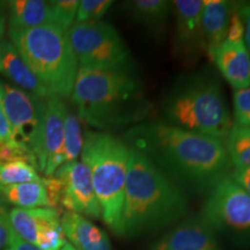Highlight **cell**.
Listing matches in <instances>:
<instances>
[{
	"label": "cell",
	"mask_w": 250,
	"mask_h": 250,
	"mask_svg": "<svg viewBox=\"0 0 250 250\" xmlns=\"http://www.w3.org/2000/svg\"><path fill=\"white\" fill-rule=\"evenodd\" d=\"M243 37H245V24H243L242 19L240 17L236 8L235 11L233 12L232 17H230L229 24H228L227 29L226 41H230V42H240V41H243Z\"/></svg>",
	"instance_id": "cell-29"
},
{
	"label": "cell",
	"mask_w": 250,
	"mask_h": 250,
	"mask_svg": "<svg viewBox=\"0 0 250 250\" xmlns=\"http://www.w3.org/2000/svg\"><path fill=\"white\" fill-rule=\"evenodd\" d=\"M175 9V51L184 61H193L205 51L202 31L201 0H176Z\"/></svg>",
	"instance_id": "cell-12"
},
{
	"label": "cell",
	"mask_w": 250,
	"mask_h": 250,
	"mask_svg": "<svg viewBox=\"0 0 250 250\" xmlns=\"http://www.w3.org/2000/svg\"><path fill=\"white\" fill-rule=\"evenodd\" d=\"M83 146V132H81L80 120L78 115L73 114L67 109L65 117L64 140H62V151L58 156V166L76 161L81 154Z\"/></svg>",
	"instance_id": "cell-22"
},
{
	"label": "cell",
	"mask_w": 250,
	"mask_h": 250,
	"mask_svg": "<svg viewBox=\"0 0 250 250\" xmlns=\"http://www.w3.org/2000/svg\"><path fill=\"white\" fill-rule=\"evenodd\" d=\"M61 250H77V249L74 248V247L72 246L70 242H67V241H66V242H65V245L62 247Z\"/></svg>",
	"instance_id": "cell-35"
},
{
	"label": "cell",
	"mask_w": 250,
	"mask_h": 250,
	"mask_svg": "<svg viewBox=\"0 0 250 250\" xmlns=\"http://www.w3.org/2000/svg\"><path fill=\"white\" fill-rule=\"evenodd\" d=\"M228 176L250 195V168H234Z\"/></svg>",
	"instance_id": "cell-30"
},
{
	"label": "cell",
	"mask_w": 250,
	"mask_h": 250,
	"mask_svg": "<svg viewBox=\"0 0 250 250\" xmlns=\"http://www.w3.org/2000/svg\"><path fill=\"white\" fill-rule=\"evenodd\" d=\"M131 147L197 188H211L230 169L225 143L165 123L136 125L127 132Z\"/></svg>",
	"instance_id": "cell-1"
},
{
	"label": "cell",
	"mask_w": 250,
	"mask_h": 250,
	"mask_svg": "<svg viewBox=\"0 0 250 250\" xmlns=\"http://www.w3.org/2000/svg\"><path fill=\"white\" fill-rule=\"evenodd\" d=\"M210 57L235 90L250 86V54L245 41H225L212 51Z\"/></svg>",
	"instance_id": "cell-14"
},
{
	"label": "cell",
	"mask_w": 250,
	"mask_h": 250,
	"mask_svg": "<svg viewBox=\"0 0 250 250\" xmlns=\"http://www.w3.org/2000/svg\"><path fill=\"white\" fill-rule=\"evenodd\" d=\"M0 140H1L2 143L9 144V145H15L13 136H12L11 127H9V124L7 120H6V116L4 114V110H2L1 103H0Z\"/></svg>",
	"instance_id": "cell-32"
},
{
	"label": "cell",
	"mask_w": 250,
	"mask_h": 250,
	"mask_svg": "<svg viewBox=\"0 0 250 250\" xmlns=\"http://www.w3.org/2000/svg\"><path fill=\"white\" fill-rule=\"evenodd\" d=\"M9 39L50 96L71 95L79 64L65 31L46 24L9 30Z\"/></svg>",
	"instance_id": "cell-5"
},
{
	"label": "cell",
	"mask_w": 250,
	"mask_h": 250,
	"mask_svg": "<svg viewBox=\"0 0 250 250\" xmlns=\"http://www.w3.org/2000/svg\"><path fill=\"white\" fill-rule=\"evenodd\" d=\"M152 250H220L215 230L201 217L181 221L165 233Z\"/></svg>",
	"instance_id": "cell-13"
},
{
	"label": "cell",
	"mask_w": 250,
	"mask_h": 250,
	"mask_svg": "<svg viewBox=\"0 0 250 250\" xmlns=\"http://www.w3.org/2000/svg\"><path fill=\"white\" fill-rule=\"evenodd\" d=\"M130 147L124 192V236L151 233L176 223L187 198L144 153Z\"/></svg>",
	"instance_id": "cell-3"
},
{
	"label": "cell",
	"mask_w": 250,
	"mask_h": 250,
	"mask_svg": "<svg viewBox=\"0 0 250 250\" xmlns=\"http://www.w3.org/2000/svg\"><path fill=\"white\" fill-rule=\"evenodd\" d=\"M237 12L241 17L243 24H245V37L246 45L250 54V2H239Z\"/></svg>",
	"instance_id": "cell-31"
},
{
	"label": "cell",
	"mask_w": 250,
	"mask_h": 250,
	"mask_svg": "<svg viewBox=\"0 0 250 250\" xmlns=\"http://www.w3.org/2000/svg\"><path fill=\"white\" fill-rule=\"evenodd\" d=\"M6 29V12L4 5L0 2V42L4 39V33Z\"/></svg>",
	"instance_id": "cell-34"
},
{
	"label": "cell",
	"mask_w": 250,
	"mask_h": 250,
	"mask_svg": "<svg viewBox=\"0 0 250 250\" xmlns=\"http://www.w3.org/2000/svg\"><path fill=\"white\" fill-rule=\"evenodd\" d=\"M2 89H4V83H0V103H1V99H2Z\"/></svg>",
	"instance_id": "cell-36"
},
{
	"label": "cell",
	"mask_w": 250,
	"mask_h": 250,
	"mask_svg": "<svg viewBox=\"0 0 250 250\" xmlns=\"http://www.w3.org/2000/svg\"><path fill=\"white\" fill-rule=\"evenodd\" d=\"M52 13V26L58 27L62 31L70 29L76 22V15L79 1L78 0H55L50 1Z\"/></svg>",
	"instance_id": "cell-25"
},
{
	"label": "cell",
	"mask_w": 250,
	"mask_h": 250,
	"mask_svg": "<svg viewBox=\"0 0 250 250\" xmlns=\"http://www.w3.org/2000/svg\"><path fill=\"white\" fill-rule=\"evenodd\" d=\"M46 99L4 83L1 107L11 127L15 145L34 156ZM35 159V158H34Z\"/></svg>",
	"instance_id": "cell-9"
},
{
	"label": "cell",
	"mask_w": 250,
	"mask_h": 250,
	"mask_svg": "<svg viewBox=\"0 0 250 250\" xmlns=\"http://www.w3.org/2000/svg\"><path fill=\"white\" fill-rule=\"evenodd\" d=\"M234 125L250 126V86L234 92Z\"/></svg>",
	"instance_id": "cell-27"
},
{
	"label": "cell",
	"mask_w": 250,
	"mask_h": 250,
	"mask_svg": "<svg viewBox=\"0 0 250 250\" xmlns=\"http://www.w3.org/2000/svg\"><path fill=\"white\" fill-rule=\"evenodd\" d=\"M36 167L24 160H13L0 164V186H14L29 182H41Z\"/></svg>",
	"instance_id": "cell-24"
},
{
	"label": "cell",
	"mask_w": 250,
	"mask_h": 250,
	"mask_svg": "<svg viewBox=\"0 0 250 250\" xmlns=\"http://www.w3.org/2000/svg\"><path fill=\"white\" fill-rule=\"evenodd\" d=\"M130 147L108 132H87L81 162L88 168L102 218L116 235L124 236L123 208Z\"/></svg>",
	"instance_id": "cell-4"
},
{
	"label": "cell",
	"mask_w": 250,
	"mask_h": 250,
	"mask_svg": "<svg viewBox=\"0 0 250 250\" xmlns=\"http://www.w3.org/2000/svg\"><path fill=\"white\" fill-rule=\"evenodd\" d=\"M52 177L58 184L59 204L67 211L94 219L102 217L92 177L85 164L76 160L62 165Z\"/></svg>",
	"instance_id": "cell-10"
},
{
	"label": "cell",
	"mask_w": 250,
	"mask_h": 250,
	"mask_svg": "<svg viewBox=\"0 0 250 250\" xmlns=\"http://www.w3.org/2000/svg\"><path fill=\"white\" fill-rule=\"evenodd\" d=\"M225 146L234 168H250V126L233 125Z\"/></svg>",
	"instance_id": "cell-23"
},
{
	"label": "cell",
	"mask_w": 250,
	"mask_h": 250,
	"mask_svg": "<svg viewBox=\"0 0 250 250\" xmlns=\"http://www.w3.org/2000/svg\"><path fill=\"white\" fill-rule=\"evenodd\" d=\"M71 95L79 120L100 130L137 124L149 109L139 79L125 68H79Z\"/></svg>",
	"instance_id": "cell-2"
},
{
	"label": "cell",
	"mask_w": 250,
	"mask_h": 250,
	"mask_svg": "<svg viewBox=\"0 0 250 250\" xmlns=\"http://www.w3.org/2000/svg\"><path fill=\"white\" fill-rule=\"evenodd\" d=\"M173 126L226 142L233 124L214 78L195 77L170 94L165 104Z\"/></svg>",
	"instance_id": "cell-6"
},
{
	"label": "cell",
	"mask_w": 250,
	"mask_h": 250,
	"mask_svg": "<svg viewBox=\"0 0 250 250\" xmlns=\"http://www.w3.org/2000/svg\"><path fill=\"white\" fill-rule=\"evenodd\" d=\"M66 35L79 68L132 70L129 49L111 24L101 21L74 22Z\"/></svg>",
	"instance_id": "cell-7"
},
{
	"label": "cell",
	"mask_w": 250,
	"mask_h": 250,
	"mask_svg": "<svg viewBox=\"0 0 250 250\" xmlns=\"http://www.w3.org/2000/svg\"><path fill=\"white\" fill-rule=\"evenodd\" d=\"M0 73L24 92L41 99L50 98L49 93L31 72L15 46L6 39L0 42Z\"/></svg>",
	"instance_id": "cell-15"
},
{
	"label": "cell",
	"mask_w": 250,
	"mask_h": 250,
	"mask_svg": "<svg viewBox=\"0 0 250 250\" xmlns=\"http://www.w3.org/2000/svg\"><path fill=\"white\" fill-rule=\"evenodd\" d=\"M14 232L9 221V211L0 199V250H7L13 240Z\"/></svg>",
	"instance_id": "cell-28"
},
{
	"label": "cell",
	"mask_w": 250,
	"mask_h": 250,
	"mask_svg": "<svg viewBox=\"0 0 250 250\" xmlns=\"http://www.w3.org/2000/svg\"><path fill=\"white\" fill-rule=\"evenodd\" d=\"M0 195L6 202L15 205V208H50L48 191L43 179L41 182L0 186Z\"/></svg>",
	"instance_id": "cell-20"
},
{
	"label": "cell",
	"mask_w": 250,
	"mask_h": 250,
	"mask_svg": "<svg viewBox=\"0 0 250 250\" xmlns=\"http://www.w3.org/2000/svg\"><path fill=\"white\" fill-rule=\"evenodd\" d=\"M52 24L50 1L13 0L8 2L9 30H24Z\"/></svg>",
	"instance_id": "cell-19"
},
{
	"label": "cell",
	"mask_w": 250,
	"mask_h": 250,
	"mask_svg": "<svg viewBox=\"0 0 250 250\" xmlns=\"http://www.w3.org/2000/svg\"><path fill=\"white\" fill-rule=\"evenodd\" d=\"M9 221L15 235L36 246L41 232L49 225L61 221V217L54 208H14L9 211Z\"/></svg>",
	"instance_id": "cell-18"
},
{
	"label": "cell",
	"mask_w": 250,
	"mask_h": 250,
	"mask_svg": "<svg viewBox=\"0 0 250 250\" xmlns=\"http://www.w3.org/2000/svg\"><path fill=\"white\" fill-rule=\"evenodd\" d=\"M129 4L133 17L151 28L164 26L171 7V2L167 0H134Z\"/></svg>",
	"instance_id": "cell-21"
},
{
	"label": "cell",
	"mask_w": 250,
	"mask_h": 250,
	"mask_svg": "<svg viewBox=\"0 0 250 250\" xmlns=\"http://www.w3.org/2000/svg\"><path fill=\"white\" fill-rule=\"evenodd\" d=\"M61 224L67 242L77 250H111L107 234L83 215L66 211Z\"/></svg>",
	"instance_id": "cell-17"
},
{
	"label": "cell",
	"mask_w": 250,
	"mask_h": 250,
	"mask_svg": "<svg viewBox=\"0 0 250 250\" xmlns=\"http://www.w3.org/2000/svg\"><path fill=\"white\" fill-rule=\"evenodd\" d=\"M202 218L214 230L250 242V195L228 174L210 188Z\"/></svg>",
	"instance_id": "cell-8"
},
{
	"label": "cell",
	"mask_w": 250,
	"mask_h": 250,
	"mask_svg": "<svg viewBox=\"0 0 250 250\" xmlns=\"http://www.w3.org/2000/svg\"><path fill=\"white\" fill-rule=\"evenodd\" d=\"M67 108L62 99L50 96L41 123L39 137L34 149L37 170L51 177L58 169V156L64 140L65 117Z\"/></svg>",
	"instance_id": "cell-11"
},
{
	"label": "cell",
	"mask_w": 250,
	"mask_h": 250,
	"mask_svg": "<svg viewBox=\"0 0 250 250\" xmlns=\"http://www.w3.org/2000/svg\"><path fill=\"white\" fill-rule=\"evenodd\" d=\"M5 145H6V143H2L1 140H0V155H1V153H2V149H4Z\"/></svg>",
	"instance_id": "cell-37"
},
{
	"label": "cell",
	"mask_w": 250,
	"mask_h": 250,
	"mask_svg": "<svg viewBox=\"0 0 250 250\" xmlns=\"http://www.w3.org/2000/svg\"><path fill=\"white\" fill-rule=\"evenodd\" d=\"M239 2L225 0H205L202 8V31L205 52L208 56L215 48L226 41L230 17Z\"/></svg>",
	"instance_id": "cell-16"
},
{
	"label": "cell",
	"mask_w": 250,
	"mask_h": 250,
	"mask_svg": "<svg viewBox=\"0 0 250 250\" xmlns=\"http://www.w3.org/2000/svg\"><path fill=\"white\" fill-rule=\"evenodd\" d=\"M112 5L111 0H81L78 6L76 22L99 21Z\"/></svg>",
	"instance_id": "cell-26"
},
{
	"label": "cell",
	"mask_w": 250,
	"mask_h": 250,
	"mask_svg": "<svg viewBox=\"0 0 250 250\" xmlns=\"http://www.w3.org/2000/svg\"><path fill=\"white\" fill-rule=\"evenodd\" d=\"M7 250H43V249H41L40 247H37L35 245H31L29 242L23 241L22 239H20V237L14 234L11 246H9V248Z\"/></svg>",
	"instance_id": "cell-33"
}]
</instances>
